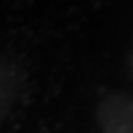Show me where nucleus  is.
<instances>
[{"mask_svg":"<svg viewBox=\"0 0 133 133\" xmlns=\"http://www.w3.org/2000/svg\"><path fill=\"white\" fill-rule=\"evenodd\" d=\"M97 123L102 133H133V97L110 93L97 106Z\"/></svg>","mask_w":133,"mask_h":133,"instance_id":"1","label":"nucleus"},{"mask_svg":"<svg viewBox=\"0 0 133 133\" xmlns=\"http://www.w3.org/2000/svg\"><path fill=\"white\" fill-rule=\"evenodd\" d=\"M127 70H129V74H131V78H133V44H131L129 55H127Z\"/></svg>","mask_w":133,"mask_h":133,"instance_id":"2","label":"nucleus"}]
</instances>
